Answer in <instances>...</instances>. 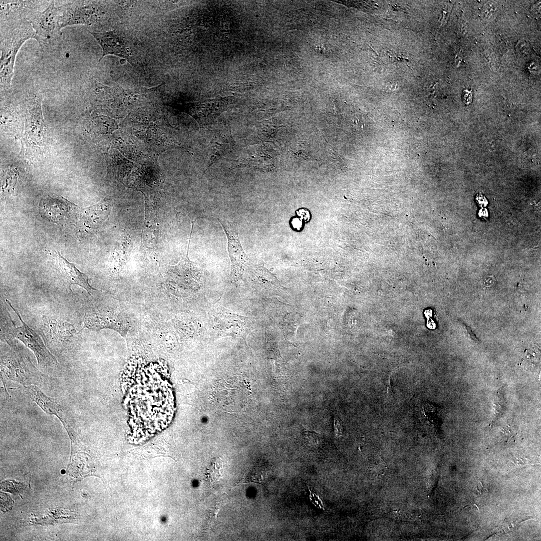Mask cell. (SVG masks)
I'll list each match as a JSON object with an SVG mask.
<instances>
[{
    "mask_svg": "<svg viewBox=\"0 0 541 541\" xmlns=\"http://www.w3.org/2000/svg\"><path fill=\"white\" fill-rule=\"evenodd\" d=\"M420 418L429 428H437L441 420V409L432 403L424 402L421 406Z\"/></svg>",
    "mask_w": 541,
    "mask_h": 541,
    "instance_id": "obj_15",
    "label": "cell"
},
{
    "mask_svg": "<svg viewBox=\"0 0 541 541\" xmlns=\"http://www.w3.org/2000/svg\"><path fill=\"white\" fill-rule=\"evenodd\" d=\"M472 98V96L470 92H469L467 91H464L463 101L466 105L469 104L471 102Z\"/></svg>",
    "mask_w": 541,
    "mask_h": 541,
    "instance_id": "obj_20",
    "label": "cell"
},
{
    "mask_svg": "<svg viewBox=\"0 0 541 541\" xmlns=\"http://www.w3.org/2000/svg\"><path fill=\"white\" fill-rule=\"evenodd\" d=\"M506 402L503 389H498L493 397V415L491 424H494L505 413Z\"/></svg>",
    "mask_w": 541,
    "mask_h": 541,
    "instance_id": "obj_16",
    "label": "cell"
},
{
    "mask_svg": "<svg viewBox=\"0 0 541 541\" xmlns=\"http://www.w3.org/2000/svg\"><path fill=\"white\" fill-rule=\"evenodd\" d=\"M54 259L68 283L69 288L72 285H77L84 289L89 295H91L92 291H98L89 284V279L86 275L80 272L74 264L69 262L59 252L55 254Z\"/></svg>",
    "mask_w": 541,
    "mask_h": 541,
    "instance_id": "obj_13",
    "label": "cell"
},
{
    "mask_svg": "<svg viewBox=\"0 0 541 541\" xmlns=\"http://www.w3.org/2000/svg\"><path fill=\"white\" fill-rule=\"evenodd\" d=\"M125 400L131 430L148 437L166 427L175 412L167 370L145 368L125 377Z\"/></svg>",
    "mask_w": 541,
    "mask_h": 541,
    "instance_id": "obj_1",
    "label": "cell"
},
{
    "mask_svg": "<svg viewBox=\"0 0 541 541\" xmlns=\"http://www.w3.org/2000/svg\"><path fill=\"white\" fill-rule=\"evenodd\" d=\"M45 321L44 329L52 338L67 339L76 333L74 326L67 322L52 319H46Z\"/></svg>",
    "mask_w": 541,
    "mask_h": 541,
    "instance_id": "obj_14",
    "label": "cell"
},
{
    "mask_svg": "<svg viewBox=\"0 0 541 541\" xmlns=\"http://www.w3.org/2000/svg\"><path fill=\"white\" fill-rule=\"evenodd\" d=\"M476 200L481 206H485L487 204V201L485 197L482 194H477Z\"/></svg>",
    "mask_w": 541,
    "mask_h": 541,
    "instance_id": "obj_19",
    "label": "cell"
},
{
    "mask_svg": "<svg viewBox=\"0 0 541 541\" xmlns=\"http://www.w3.org/2000/svg\"><path fill=\"white\" fill-rule=\"evenodd\" d=\"M27 20L31 23L41 50L53 46L62 37L59 8L52 2L43 12L37 9L29 15Z\"/></svg>",
    "mask_w": 541,
    "mask_h": 541,
    "instance_id": "obj_3",
    "label": "cell"
},
{
    "mask_svg": "<svg viewBox=\"0 0 541 541\" xmlns=\"http://www.w3.org/2000/svg\"><path fill=\"white\" fill-rule=\"evenodd\" d=\"M84 327L98 331L104 329L113 330L125 336L128 330L127 321L119 314L95 312L86 314L83 319Z\"/></svg>",
    "mask_w": 541,
    "mask_h": 541,
    "instance_id": "obj_9",
    "label": "cell"
},
{
    "mask_svg": "<svg viewBox=\"0 0 541 541\" xmlns=\"http://www.w3.org/2000/svg\"><path fill=\"white\" fill-rule=\"evenodd\" d=\"M6 301L16 313L22 323V325L17 327L11 320L12 325L9 328V333L21 341L33 352L40 364L50 365L56 363V361L54 356L47 349L38 334L24 322L11 303L7 299Z\"/></svg>",
    "mask_w": 541,
    "mask_h": 541,
    "instance_id": "obj_7",
    "label": "cell"
},
{
    "mask_svg": "<svg viewBox=\"0 0 541 541\" xmlns=\"http://www.w3.org/2000/svg\"><path fill=\"white\" fill-rule=\"evenodd\" d=\"M221 225L227 239V250L230 259L229 280L237 282L243 277L248 258L240 242L236 225L227 220L217 218Z\"/></svg>",
    "mask_w": 541,
    "mask_h": 541,
    "instance_id": "obj_6",
    "label": "cell"
},
{
    "mask_svg": "<svg viewBox=\"0 0 541 541\" xmlns=\"http://www.w3.org/2000/svg\"><path fill=\"white\" fill-rule=\"evenodd\" d=\"M24 387L27 394L43 410L48 414L55 415L59 419L71 438L75 441L73 418L69 411L55 399L45 394L36 386L29 385Z\"/></svg>",
    "mask_w": 541,
    "mask_h": 541,
    "instance_id": "obj_8",
    "label": "cell"
},
{
    "mask_svg": "<svg viewBox=\"0 0 541 541\" xmlns=\"http://www.w3.org/2000/svg\"><path fill=\"white\" fill-rule=\"evenodd\" d=\"M479 214L480 216L487 217V211L486 209H482L480 210Z\"/></svg>",
    "mask_w": 541,
    "mask_h": 541,
    "instance_id": "obj_21",
    "label": "cell"
},
{
    "mask_svg": "<svg viewBox=\"0 0 541 541\" xmlns=\"http://www.w3.org/2000/svg\"><path fill=\"white\" fill-rule=\"evenodd\" d=\"M334 429L335 434L337 436L340 435L342 433V424L341 421L338 418H334Z\"/></svg>",
    "mask_w": 541,
    "mask_h": 541,
    "instance_id": "obj_18",
    "label": "cell"
},
{
    "mask_svg": "<svg viewBox=\"0 0 541 541\" xmlns=\"http://www.w3.org/2000/svg\"><path fill=\"white\" fill-rule=\"evenodd\" d=\"M90 33L96 39L102 49L103 53L99 60V62L105 56L111 55L125 59L131 63L129 50L124 43L122 38L115 31L90 32Z\"/></svg>",
    "mask_w": 541,
    "mask_h": 541,
    "instance_id": "obj_10",
    "label": "cell"
},
{
    "mask_svg": "<svg viewBox=\"0 0 541 541\" xmlns=\"http://www.w3.org/2000/svg\"><path fill=\"white\" fill-rule=\"evenodd\" d=\"M27 365L21 357L17 359L14 357H3L1 358V376L3 382L7 380L17 381L23 385H29L30 374Z\"/></svg>",
    "mask_w": 541,
    "mask_h": 541,
    "instance_id": "obj_12",
    "label": "cell"
},
{
    "mask_svg": "<svg viewBox=\"0 0 541 541\" xmlns=\"http://www.w3.org/2000/svg\"><path fill=\"white\" fill-rule=\"evenodd\" d=\"M210 318L211 328L215 334L234 337H243L248 334V318L223 307H214L210 311Z\"/></svg>",
    "mask_w": 541,
    "mask_h": 541,
    "instance_id": "obj_5",
    "label": "cell"
},
{
    "mask_svg": "<svg viewBox=\"0 0 541 541\" xmlns=\"http://www.w3.org/2000/svg\"><path fill=\"white\" fill-rule=\"evenodd\" d=\"M34 2L23 1H1V24L27 20L29 14L37 9Z\"/></svg>",
    "mask_w": 541,
    "mask_h": 541,
    "instance_id": "obj_11",
    "label": "cell"
},
{
    "mask_svg": "<svg viewBox=\"0 0 541 541\" xmlns=\"http://www.w3.org/2000/svg\"><path fill=\"white\" fill-rule=\"evenodd\" d=\"M305 442L312 449L319 448L322 443L321 435L314 432L305 431L303 433Z\"/></svg>",
    "mask_w": 541,
    "mask_h": 541,
    "instance_id": "obj_17",
    "label": "cell"
},
{
    "mask_svg": "<svg viewBox=\"0 0 541 541\" xmlns=\"http://www.w3.org/2000/svg\"><path fill=\"white\" fill-rule=\"evenodd\" d=\"M92 1H74L59 7L62 28L73 25H90L104 15L98 3Z\"/></svg>",
    "mask_w": 541,
    "mask_h": 541,
    "instance_id": "obj_4",
    "label": "cell"
},
{
    "mask_svg": "<svg viewBox=\"0 0 541 541\" xmlns=\"http://www.w3.org/2000/svg\"><path fill=\"white\" fill-rule=\"evenodd\" d=\"M8 29L1 36V86L9 88L14 75L16 56L27 40H36L33 28L27 20L8 25Z\"/></svg>",
    "mask_w": 541,
    "mask_h": 541,
    "instance_id": "obj_2",
    "label": "cell"
}]
</instances>
